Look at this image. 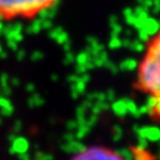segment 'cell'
<instances>
[{
  "label": "cell",
  "instance_id": "6da1fadb",
  "mask_svg": "<svg viewBox=\"0 0 160 160\" xmlns=\"http://www.w3.org/2000/svg\"><path fill=\"white\" fill-rule=\"evenodd\" d=\"M134 88L148 98L149 118L160 122V29L146 43L135 71Z\"/></svg>",
  "mask_w": 160,
  "mask_h": 160
},
{
  "label": "cell",
  "instance_id": "7a4b0ae2",
  "mask_svg": "<svg viewBox=\"0 0 160 160\" xmlns=\"http://www.w3.org/2000/svg\"><path fill=\"white\" fill-rule=\"evenodd\" d=\"M64 0H0V22H32Z\"/></svg>",
  "mask_w": 160,
  "mask_h": 160
},
{
  "label": "cell",
  "instance_id": "3957f363",
  "mask_svg": "<svg viewBox=\"0 0 160 160\" xmlns=\"http://www.w3.org/2000/svg\"><path fill=\"white\" fill-rule=\"evenodd\" d=\"M71 160H125L115 151L103 146H92L81 151Z\"/></svg>",
  "mask_w": 160,
  "mask_h": 160
}]
</instances>
